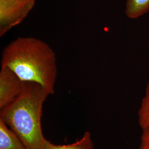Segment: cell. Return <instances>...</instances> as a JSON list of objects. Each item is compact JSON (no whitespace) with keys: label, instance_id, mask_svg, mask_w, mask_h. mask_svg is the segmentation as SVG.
Wrapping results in <instances>:
<instances>
[{"label":"cell","instance_id":"1","mask_svg":"<svg viewBox=\"0 0 149 149\" xmlns=\"http://www.w3.org/2000/svg\"><path fill=\"white\" fill-rule=\"evenodd\" d=\"M1 67L12 70L23 81L43 86L50 95L55 92L56 57L48 44L34 37H18L3 49Z\"/></svg>","mask_w":149,"mask_h":149},{"label":"cell","instance_id":"2","mask_svg":"<svg viewBox=\"0 0 149 149\" xmlns=\"http://www.w3.org/2000/svg\"><path fill=\"white\" fill-rule=\"evenodd\" d=\"M50 94L42 86L23 81L16 99L1 109L0 118L20 139L27 149H45L41 119L43 104Z\"/></svg>","mask_w":149,"mask_h":149},{"label":"cell","instance_id":"3","mask_svg":"<svg viewBox=\"0 0 149 149\" xmlns=\"http://www.w3.org/2000/svg\"><path fill=\"white\" fill-rule=\"evenodd\" d=\"M36 0H0V37L23 21Z\"/></svg>","mask_w":149,"mask_h":149},{"label":"cell","instance_id":"4","mask_svg":"<svg viewBox=\"0 0 149 149\" xmlns=\"http://www.w3.org/2000/svg\"><path fill=\"white\" fill-rule=\"evenodd\" d=\"M23 81L10 68L1 67L0 71V109L13 101L21 91Z\"/></svg>","mask_w":149,"mask_h":149},{"label":"cell","instance_id":"5","mask_svg":"<svg viewBox=\"0 0 149 149\" xmlns=\"http://www.w3.org/2000/svg\"><path fill=\"white\" fill-rule=\"evenodd\" d=\"M0 149H27L20 139L1 118Z\"/></svg>","mask_w":149,"mask_h":149},{"label":"cell","instance_id":"6","mask_svg":"<svg viewBox=\"0 0 149 149\" xmlns=\"http://www.w3.org/2000/svg\"><path fill=\"white\" fill-rule=\"evenodd\" d=\"M149 12V0H126L125 13L132 19H137Z\"/></svg>","mask_w":149,"mask_h":149},{"label":"cell","instance_id":"7","mask_svg":"<svg viewBox=\"0 0 149 149\" xmlns=\"http://www.w3.org/2000/svg\"><path fill=\"white\" fill-rule=\"evenodd\" d=\"M45 149H95L90 132H86L80 140L68 145H55L48 141Z\"/></svg>","mask_w":149,"mask_h":149},{"label":"cell","instance_id":"8","mask_svg":"<svg viewBox=\"0 0 149 149\" xmlns=\"http://www.w3.org/2000/svg\"><path fill=\"white\" fill-rule=\"evenodd\" d=\"M138 123L142 130L149 128V81L139 109Z\"/></svg>","mask_w":149,"mask_h":149},{"label":"cell","instance_id":"9","mask_svg":"<svg viewBox=\"0 0 149 149\" xmlns=\"http://www.w3.org/2000/svg\"><path fill=\"white\" fill-rule=\"evenodd\" d=\"M142 130L139 149H149V128Z\"/></svg>","mask_w":149,"mask_h":149}]
</instances>
